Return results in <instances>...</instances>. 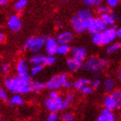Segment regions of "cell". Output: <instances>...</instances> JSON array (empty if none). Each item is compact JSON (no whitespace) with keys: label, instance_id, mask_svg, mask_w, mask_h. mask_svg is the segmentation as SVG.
Masks as SVG:
<instances>
[{"label":"cell","instance_id":"obj_1","mask_svg":"<svg viewBox=\"0 0 121 121\" xmlns=\"http://www.w3.org/2000/svg\"><path fill=\"white\" fill-rule=\"evenodd\" d=\"M30 75L25 76H8L4 80V86L8 92L12 93H20V94H28L31 92L30 87Z\"/></svg>","mask_w":121,"mask_h":121},{"label":"cell","instance_id":"obj_2","mask_svg":"<svg viewBox=\"0 0 121 121\" xmlns=\"http://www.w3.org/2000/svg\"><path fill=\"white\" fill-rule=\"evenodd\" d=\"M108 60L93 56L87 57L85 60V62L83 63V69L85 71L93 73L95 77H99L100 75V72L105 70L108 67Z\"/></svg>","mask_w":121,"mask_h":121},{"label":"cell","instance_id":"obj_3","mask_svg":"<svg viewBox=\"0 0 121 121\" xmlns=\"http://www.w3.org/2000/svg\"><path fill=\"white\" fill-rule=\"evenodd\" d=\"M47 37L44 36H30L23 44V48L32 53H38L44 48Z\"/></svg>","mask_w":121,"mask_h":121},{"label":"cell","instance_id":"obj_4","mask_svg":"<svg viewBox=\"0 0 121 121\" xmlns=\"http://www.w3.org/2000/svg\"><path fill=\"white\" fill-rule=\"evenodd\" d=\"M68 80V74L66 73H60L59 74L52 76L45 83L46 88L48 90H59L62 88L65 81Z\"/></svg>","mask_w":121,"mask_h":121},{"label":"cell","instance_id":"obj_5","mask_svg":"<svg viewBox=\"0 0 121 121\" xmlns=\"http://www.w3.org/2000/svg\"><path fill=\"white\" fill-rule=\"evenodd\" d=\"M63 100L64 99L61 96H58L56 99H51L48 97L44 99V106L48 112H60L63 111Z\"/></svg>","mask_w":121,"mask_h":121},{"label":"cell","instance_id":"obj_6","mask_svg":"<svg viewBox=\"0 0 121 121\" xmlns=\"http://www.w3.org/2000/svg\"><path fill=\"white\" fill-rule=\"evenodd\" d=\"M102 37V46H107L115 42L117 36V29L114 26H108L107 29L101 32Z\"/></svg>","mask_w":121,"mask_h":121},{"label":"cell","instance_id":"obj_7","mask_svg":"<svg viewBox=\"0 0 121 121\" xmlns=\"http://www.w3.org/2000/svg\"><path fill=\"white\" fill-rule=\"evenodd\" d=\"M70 23L73 31L77 34H82L85 31H87L86 21L80 18L77 15L73 16L70 19Z\"/></svg>","mask_w":121,"mask_h":121},{"label":"cell","instance_id":"obj_8","mask_svg":"<svg viewBox=\"0 0 121 121\" xmlns=\"http://www.w3.org/2000/svg\"><path fill=\"white\" fill-rule=\"evenodd\" d=\"M59 42L57 38L50 36V37H47L46 39V43L44 45V50H45L46 55L48 56H56L57 54V49L59 47Z\"/></svg>","mask_w":121,"mask_h":121},{"label":"cell","instance_id":"obj_9","mask_svg":"<svg viewBox=\"0 0 121 121\" xmlns=\"http://www.w3.org/2000/svg\"><path fill=\"white\" fill-rule=\"evenodd\" d=\"M7 27L12 32H19L23 27L21 18L17 15H10L7 19Z\"/></svg>","mask_w":121,"mask_h":121},{"label":"cell","instance_id":"obj_10","mask_svg":"<svg viewBox=\"0 0 121 121\" xmlns=\"http://www.w3.org/2000/svg\"><path fill=\"white\" fill-rule=\"evenodd\" d=\"M28 62L29 61H27L25 59H20L17 60V62L16 64V72L17 75L23 76V77L30 75L29 72L30 70H29Z\"/></svg>","mask_w":121,"mask_h":121},{"label":"cell","instance_id":"obj_11","mask_svg":"<svg viewBox=\"0 0 121 121\" xmlns=\"http://www.w3.org/2000/svg\"><path fill=\"white\" fill-rule=\"evenodd\" d=\"M70 56L72 57H74V58L78 59L79 60L81 61H85V60L86 59V56H87V51L85 48L83 47H73L71 48V52H70Z\"/></svg>","mask_w":121,"mask_h":121},{"label":"cell","instance_id":"obj_12","mask_svg":"<svg viewBox=\"0 0 121 121\" xmlns=\"http://www.w3.org/2000/svg\"><path fill=\"white\" fill-rule=\"evenodd\" d=\"M66 65L68 70L70 72H77V71L81 70V68H83V62L79 60L78 59L74 58V57H69L66 60Z\"/></svg>","mask_w":121,"mask_h":121},{"label":"cell","instance_id":"obj_13","mask_svg":"<svg viewBox=\"0 0 121 121\" xmlns=\"http://www.w3.org/2000/svg\"><path fill=\"white\" fill-rule=\"evenodd\" d=\"M102 105H103L104 108L109 109L112 111H115L118 109L117 107V102L113 96L112 95V93H106L104 96L103 99H102Z\"/></svg>","mask_w":121,"mask_h":121},{"label":"cell","instance_id":"obj_14","mask_svg":"<svg viewBox=\"0 0 121 121\" xmlns=\"http://www.w3.org/2000/svg\"><path fill=\"white\" fill-rule=\"evenodd\" d=\"M60 44H69L73 39V34L70 30H63L56 36Z\"/></svg>","mask_w":121,"mask_h":121},{"label":"cell","instance_id":"obj_15","mask_svg":"<svg viewBox=\"0 0 121 121\" xmlns=\"http://www.w3.org/2000/svg\"><path fill=\"white\" fill-rule=\"evenodd\" d=\"M97 121H115L116 116L114 114L113 111L109 110V109L104 108L102 109L97 117Z\"/></svg>","mask_w":121,"mask_h":121},{"label":"cell","instance_id":"obj_16","mask_svg":"<svg viewBox=\"0 0 121 121\" xmlns=\"http://www.w3.org/2000/svg\"><path fill=\"white\" fill-rule=\"evenodd\" d=\"M102 86H103V90L105 93H112L115 90L116 83H115V81L112 78H111V77H106L104 80Z\"/></svg>","mask_w":121,"mask_h":121},{"label":"cell","instance_id":"obj_17","mask_svg":"<svg viewBox=\"0 0 121 121\" xmlns=\"http://www.w3.org/2000/svg\"><path fill=\"white\" fill-rule=\"evenodd\" d=\"M10 106H20L24 103V99L20 93H13V95L6 102Z\"/></svg>","mask_w":121,"mask_h":121},{"label":"cell","instance_id":"obj_18","mask_svg":"<svg viewBox=\"0 0 121 121\" xmlns=\"http://www.w3.org/2000/svg\"><path fill=\"white\" fill-rule=\"evenodd\" d=\"M100 17L103 18V20L106 22L108 26H114L115 22L118 20V15L113 11L102 14V15H100Z\"/></svg>","mask_w":121,"mask_h":121},{"label":"cell","instance_id":"obj_19","mask_svg":"<svg viewBox=\"0 0 121 121\" xmlns=\"http://www.w3.org/2000/svg\"><path fill=\"white\" fill-rule=\"evenodd\" d=\"M91 80L86 77H81L73 81V88L77 91H81L86 85H90Z\"/></svg>","mask_w":121,"mask_h":121},{"label":"cell","instance_id":"obj_20","mask_svg":"<svg viewBox=\"0 0 121 121\" xmlns=\"http://www.w3.org/2000/svg\"><path fill=\"white\" fill-rule=\"evenodd\" d=\"M44 59H45V56L39 53H34V55L29 59V63L31 66L36 65V64H43Z\"/></svg>","mask_w":121,"mask_h":121},{"label":"cell","instance_id":"obj_21","mask_svg":"<svg viewBox=\"0 0 121 121\" xmlns=\"http://www.w3.org/2000/svg\"><path fill=\"white\" fill-rule=\"evenodd\" d=\"M30 87L32 93H40L44 88H46V85L43 82L38 81H33L30 82Z\"/></svg>","mask_w":121,"mask_h":121},{"label":"cell","instance_id":"obj_22","mask_svg":"<svg viewBox=\"0 0 121 121\" xmlns=\"http://www.w3.org/2000/svg\"><path fill=\"white\" fill-rule=\"evenodd\" d=\"M121 49V43L119 42H113L111 44L107 45L106 48V53L109 55H112V54L116 53L119 50Z\"/></svg>","mask_w":121,"mask_h":121},{"label":"cell","instance_id":"obj_23","mask_svg":"<svg viewBox=\"0 0 121 121\" xmlns=\"http://www.w3.org/2000/svg\"><path fill=\"white\" fill-rule=\"evenodd\" d=\"M76 15L81 19L86 21L88 20L89 18L93 17V11L90 9H82V10H79Z\"/></svg>","mask_w":121,"mask_h":121},{"label":"cell","instance_id":"obj_24","mask_svg":"<svg viewBox=\"0 0 121 121\" xmlns=\"http://www.w3.org/2000/svg\"><path fill=\"white\" fill-rule=\"evenodd\" d=\"M95 23L97 32H102L108 27V25L106 24V23L103 20V18L101 17L100 16L99 17H95Z\"/></svg>","mask_w":121,"mask_h":121},{"label":"cell","instance_id":"obj_25","mask_svg":"<svg viewBox=\"0 0 121 121\" xmlns=\"http://www.w3.org/2000/svg\"><path fill=\"white\" fill-rule=\"evenodd\" d=\"M71 48L69 44H59L58 49H57V55L59 56H67L70 54Z\"/></svg>","mask_w":121,"mask_h":121},{"label":"cell","instance_id":"obj_26","mask_svg":"<svg viewBox=\"0 0 121 121\" xmlns=\"http://www.w3.org/2000/svg\"><path fill=\"white\" fill-rule=\"evenodd\" d=\"M86 28H87V31L92 34L97 32L96 30V23H95V17H91L88 20H86Z\"/></svg>","mask_w":121,"mask_h":121},{"label":"cell","instance_id":"obj_27","mask_svg":"<svg viewBox=\"0 0 121 121\" xmlns=\"http://www.w3.org/2000/svg\"><path fill=\"white\" fill-rule=\"evenodd\" d=\"M63 99H64V100H63V109L65 110L71 106V104H72V102L73 101V99H74V95H73V93H68Z\"/></svg>","mask_w":121,"mask_h":121},{"label":"cell","instance_id":"obj_28","mask_svg":"<svg viewBox=\"0 0 121 121\" xmlns=\"http://www.w3.org/2000/svg\"><path fill=\"white\" fill-rule=\"evenodd\" d=\"M45 65L44 64H36V65H32L31 68H30V75L31 76H35L39 74V73L43 70Z\"/></svg>","mask_w":121,"mask_h":121},{"label":"cell","instance_id":"obj_29","mask_svg":"<svg viewBox=\"0 0 121 121\" xmlns=\"http://www.w3.org/2000/svg\"><path fill=\"white\" fill-rule=\"evenodd\" d=\"M91 41L93 45L95 46H102V37H101V32H96L92 34Z\"/></svg>","mask_w":121,"mask_h":121},{"label":"cell","instance_id":"obj_30","mask_svg":"<svg viewBox=\"0 0 121 121\" xmlns=\"http://www.w3.org/2000/svg\"><path fill=\"white\" fill-rule=\"evenodd\" d=\"M28 4V0H17L14 4V9L17 11H22Z\"/></svg>","mask_w":121,"mask_h":121},{"label":"cell","instance_id":"obj_31","mask_svg":"<svg viewBox=\"0 0 121 121\" xmlns=\"http://www.w3.org/2000/svg\"><path fill=\"white\" fill-rule=\"evenodd\" d=\"M104 0H83V4L87 8L97 7L103 3Z\"/></svg>","mask_w":121,"mask_h":121},{"label":"cell","instance_id":"obj_32","mask_svg":"<svg viewBox=\"0 0 121 121\" xmlns=\"http://www.w3.org/2000/svg\"><path fill=\"white\" fill-rule=\"evenodd\" d=\"M112 95L113 96L115 100L117 102V107L119 110H121V90L119 89H115L112 93Z\"/></svg>","mask_w":121,"mask_h":121},{"label":"cell","instance_id":"obj_33","mask_svg":"<svg viewBox=\"0 0 121 121\" xmlns=\"http://www.w3.org/2000/svg\"><path fill=\"white\" fill-rule=\"evenodd\" d=\"M111 11V9L107 6V5L102 4H101L100 5H99L97 7H95V12L98 14V15H102V14H105V13L110 12Z\"/></svg>","mask_w":121,"mask_h":121},{"label":"cell","instance_id":"obj_34","mask_svg":"<svg viewBox=\"0 0 121 121\" xmlns=\"http://www.w3.org/2000/svg\"><path fill=\"white\" fill-rule=\"evenodd\" d=\"M56 62V56H45V59H44V62L43 64L45 66H48V67H50V66H53L55 63Z\"/></svg>","mask_w":121,"mask_h":121},{"label":"cell","instance_id":"obj_35","mask_svg":"<svg viewBox=\"0 0 121 121\" xmlns=\"http://www.w3.org/2000/svg\"><path fill=\"white\" fill-rule=\"evenodd\" d=\"M1 73H2V75H8L10 72V65L9 63L7 62H3L1 63Z\"/></svg>","mask_w":121,"mask_h":121},{"label":"cell","instance_id":"obj_36","mask_svg":"<svg viewBox=\"0 0 121 121\" xmlns=\"http://www.w3.org/2000/svg\"><path fill=\"white\" fill-rule=\"evenodd\" d=\"M60 119L62 121H73L74 120V115L69 112H63L60 116Z\"/></svg>","mask_w":121,"mask_h":121},{"label":"cell","instance_id":"obj_37","mask_svg":"<svg viewBox=\"0 0 121 121\" xmlns=\"http://www.w3.org/2000/svg\"><path fill=\"white\" fill-rule=\"evenodd\" d=\"M94 87L91 86V85H86L81 90V93L84 95H91L94 93Z\"/></svg>","mask_w":121,"mask_h":121},{"label":"cell","instance_id":"obj_38","mask_svg":"<svg viewBox=\"0 0 121 121\" xmlns=\"http://www.w3.org/2000/svg\"><path fill=\"white\" fill-rule=\"evenodd\" d=\"M60 119V116L57 112H49L48 115L46 118V121H58Z\"/></svg>","mask_w":121,"mask_h":121},{"label":"cell","instance_id":"obj_39","mask_svg":"<svg viewBox=\"0 0 121 121\" xmlns=\"http://www.w3.org/2000/svg\"><path fill=\"white\" fill-rule=\"evenodd\" d=\"M7 89L4 88V87H1L0 88V99L4 102H7L9 100V95H8V93H7Z\"/></svg>","mask_w":121,"mask_h":121},{"label":"cell","instance_id":"obj_40","mask_svg":"<svg viewBox=\"0 0 121 121\" xmlns=\"http://www.w3.org/2000/svg\"><path fill=\"white\" fill-rule=\"evenodd\" d=\"M105 2L110 9H114L119 5V0H105Z\"/></svg>","mask_w":121,"mask_h":121},{"label":"cell","instance_id":"obj_41","mask_svg":"<svg viewBox=\"0 0 121 121\" xmlns=\"http://www.w3.org/2000/svg\"><path fill=\"white\" fill-rule=\"evenodd\" d=\"M101 84H102V82H101L100 79H99L98 77H96L95 79H93V81H91L90 85L96 89V88H99V87L101 86Z\"/></svg>","mask_w":121,"mask_h":121},{"label":"cell","instance_id":"obj_42","mask_svg":"<svg viewBox=\"0 0 121 121\" xmlns=\"http://www.w3.org/2000/svg\"><path fill=\"white\" fill-rule=\"evenodd\" d=\"M58 96H60V94L58 93V90H50V92L48 93V97L51 99H56Z\"/></svg>","mask_w":121,"mask_h":121},{"label":"cell","instance_id":"obj_43","mask_svg":"<svg viewBox=\"0 0 121 121\" xmlns=\"http://www.w3.org/2000/svg\"><path fill=\"white\" fill-rule=\"evenodd\" d=\"M72 87H73V83H72L70 81L67 80V81H65L64 85H63V88L67 89V90H69V89H71Z\"/></svg>","mask_w":121,"mask_h":121},{"label":"cell","instance_id":"obj_44","mask_svg":"<svg viewBox=\"0 0 121 121\" xmlns=\"http://www.w3.org/2000/svg\"><path fill=\"white\" fill-rule=\"evenodd\" d=\"M5 41V35L3 32L0 33V43H3Z\"/></svg>","mask_w":121,"mask_h":121},{"label":"cell","instance_id":"obj_45","mask_svg":"<svg viewBox=\"0 0 121 121\" xmlns=\"http://www.w3.org/2000/svg\"><path fill=\"white\" fill-rule=\"evenodd\" d=\"M117 36H118L119 39L121 40V26L117 29Z\"/></svg>","mask_w":121,"mask_h":121},{"label":"cell","instance_id":"obj_46","mask_svg":"<svg viewBox=\"0 0 121 121\" xmlns=\"http://www.w3.org/2000/svg\"><path fill=\"white\" fill-rule=\"evenodd\" d=\"M8 4V0H0V5L1 6H5Z\"/></svg>","mask_w":121,"mask_h":121},{"label":"cell","instance_id":"obj_47","mask_svg":"<svg viewBox=\"0 0 121 121\" xmlns=\"http://www.w3.org/2000/svg\"><path fill=\"white\" fill-rule=\"evenodd\" d=\"M56 28L58 30H60V29L63 28V23H56Z\"/></svg>","mask_w":121,"mask_h":121},{"label":"cell","instance_id":"obj_48","mask_svg":"<svg viewBox=\"0 0 121 121\" xmlns=\"http://www.w3.org/2000/svg\"><path fill=\"white\" fill-rule=\"evenodd\" d=\"M118 78L121 81V67L119 68V71H118Z\"/></svg>","mask_w":121,"mask_h":121},{"label":"cell","instance_id":"obj_49","mask_svg":"<svg viewBox=\"0 0 121 121\" xmlns=\"http://www.w3.org/2000/svg\"><path fill=\"white\" fill-rule=\"evenodd\" d=\"M63 2H66V1H68V0H62Z\"/></svg>","mask_w":121,"mask_h":121},{"label":"cell","instance_id":"obj_50","mask_svg":"<svg viewBox=\"0 0 121 121\" xmlns=\"http://www.w3.org/2000/svg\"><path fill=\"white\" fill-rule=\"evenodd\" d=\"M120 120H121V117H120Z\"/></svg>","mask_w":121,"mask_h":121}]
</instances>
